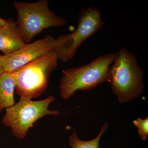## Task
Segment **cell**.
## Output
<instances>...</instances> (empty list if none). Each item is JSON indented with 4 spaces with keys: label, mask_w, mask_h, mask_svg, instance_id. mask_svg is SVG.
<instances>
[{
    "label": "cell",
    "mask_w": 148,
    "mask_h": 148,
    "mask_svg": "<svg viewBox=\"0 0 148 148\" xmlns=\"http://www.w3.org/2000/svg\"><path fill=\"white\" fill-rule=\"evenodd\" d=\"M7 20L3 19L0 16V27H3L7 23Z\"/></svg>",
    "instance_id": "cell-13"
},
{
    "label": "cell",
    "mask_w": 148,
    "mask_h": 148,
    "mask_svg": "<svg viewBox=\"0 0 148 148\" xmlns=\"http://www.w3.org/2000/svg\"><path fill=\"white\" fill-rule=\"evenodd\" d=\"M58 58L54 50L10 72L15 89L20 97H39L47 88L51 73L58 66Z\"/></svg>",
    "instance_id": "cell-3"
},
{
    "label": "cell",
    "mask_w": 148,
    "mask_h": 148,
    "mask_svg": "<svg viewBox=\"0 0 148 148\" xmlns=\"http://www.w3.org/2000/svg\"><path fill=\"white\" fill-rule=\"evenodd\" d=\"M133 124L138 128V132L140 139L146 140L148 135V117L145 119L138 118L133 121Z\"/></svg>",
    "instance_id": "cell-11"
},
{
    "label": "cell",
    "mask_w": 148,
    "mask_h": 148,
    "mask_svg": "<svg viewBox=\"0 0 148 148\" xmlns=\"http://www.w3.org/2000/svg\"><path fill=\"white\" fill-rule=\"evenodd\" d=\"M116 53L103 54L86 65L63 71L60 80L61 95L68 100L77 90H89L109 81L110 66Z\"/></svg>",
    "instance_id": "cell-2"
},
{
    "label": "cell",
    "mask_w": 148,
    "mask_h": 148,
    "mask_svg": "<svg viewBox=\"0 0 148 148\" xmlns=\"http://www.w3.org/2000/svg\"><path fill=\"white\" fill-rule=\"evenodd\" d=\"M108 123H105L98 136L95 139L88 141L80 140L76 132L74 130L73 133L69 136V145L72 148H99V141L101 136L108 129Z\"/></svg>",
    "instance_id": "cell-10"
},
{
    "label": "cell",
    "mask_w": 148,
    "mask_h": 148,
    "mask_svg": "<svg viewBox=\"0 0 148 148\" xmlns=\"http://www.w3.org/2000/svg\"><path fill=\"white\" fill-rule=\"evenodd\" d=\"M100 10L90 5L82 8L79 14L76 29L71 34H61L55 38L54 50L58 59L67 62L74 58L80 45L97 33L104 22Z\"/></svg>",
    "instance_id": "cell-5"
},
{
    "label": "cell",
    "mask_w": 148,
    "mask_h": 148,
    "mask_svg": "<svg viewBox=\"0 0 148 148\" xmlns=\"http://www.w3.org/2000/svg\"><path fill=\"white\" fill-rule=\"evenodd\" d=\"M116 53L110 68L109 81L120 103L138 98L145 88L144 73L135 54L125 48Z\"/></svg>",
    "instance_id": "cell-1"
},
{
    "label": "cell",
    "mask_w": 148,
    "mask_h": 148,
    "mask_svg": "<svg viewBox=\"0 0 148 148\" xmlns=\"http://www.w3.org/2000/svg\"><path fill=\"white\" fill-rule=\"evenodd\" d=\"M55 101L52 95L44 100L33 101L30 98L20 97L19 102L6 109L2 118L5 126L11 128L12 135L18 139H24L29 128L38 119L48 115H56L58 111L49 110V104Z\"/></svg>",
    "instance_id": "cell-6"
},
{
    "label": "cell",
    "mask_w": 148,
    "mask_h": 148,
    "mask_svg": "<svg viewBox=\"0 0 148 148\" xmlns=\"http://www.w3.org/2000/svg\"><path fill=\"white\" fill-rule=\"evenodd\" d=\"M55 38L51 35L34 42L25 44L9 55L4 56V71L10 73L54 50Z\"/></svg>",
    "instance_id": "cell-7"
},
{
    "label": "cell",
    "mask_w": 148,
    "mask_h": 148,
    "mask_svg": "<svg viewBox=\"0 0 148 148\" xmlns=\"http://www.w3.org/2000/svg\"><path fill=\"white\" fill-rule=\"evenodd\" d=\"M13 5L18 15L16 24L27 43L44 29L63 27L68 23L66 19L51 10L48 0L34 3L15 1Z\"/></svg>",
    "instance_id": "cell-4"
},
{
    "label": "cell",
    "mask_w": 148,
    "mask_h": 148,
    "mask_svg": "<svg viewBox=\"0 0 148 148\" xmlns=\"http://www.w3.org/2000/svg\"><path fill=\"white\" fill-rule=\"evenodd\" d=\"M16 21L9 18L6 24L0 27V51L4 56L15 52L26 44Z\"/></svg>",
    "instance_id": "cell-8"
},
{
    "label": "cell",
    "mask_w": 148,
    "mask_h": 148,
    "mask_svg": "<svg viewBox=\"0 0 148 148\" xmlns=\"http://www.w3.org/2000/svg\"><path fill=\"white\" fill-rule=\"evenodd\" d=\"M15 82L12 74L4 72L0 76V112L15 105Z\"/></svg>",
    "instance_id": "cell-9"
},
{
    "label": "cell",
    "mask_w": 148,
    "mask_h": 148,
    "mask_svg": "<svg viewBox=\"0 0 148 148\" xmlns=\"http://www.w3.org/2000/svg\"><path fill=\"white\" fill-rule=\"evenodd\" d=\"M3 55H0V76L4 72L3 66Z\"/></svg>",
    "instance_id": "cell-12"
}]
</instances>
